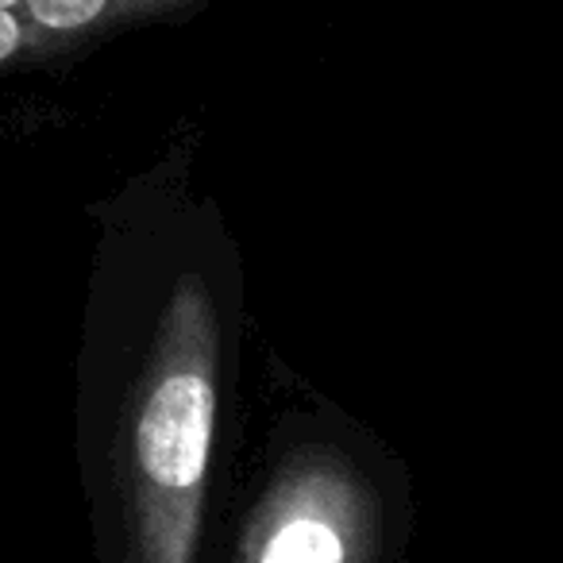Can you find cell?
I'll return each instance as SVG.
<instances>
[{
    "instance_id": "obj_1",
    "label": "cell",
    "mask_w": 563,
    "mask_h": 563,
    "mask_svg": "<svg viewBox=\"0 0 563 563\" xmlns=\"http://www.w3.org/2000/svg\"><path fill=\"white\" fill-rule=\"evenodd\" d=\"M406 509L347 448L282 455L224 563H401Z\"/></svg>"
},
{
    "instance_id": "obj_2",
    "label": "cell",
    "mask_w": 563,
    "mask_h": 563,
    "mask_svg": "<svg viewBox=\"0 0 563 563\" xmlns=\"http://www.w3.org/2000/svg\"><path fill=\"white\" fill-rule=\"evenodd\" d=\"M32 4V16L47 27L58 32H70V27H89L104 9L109 0H27Z\"/></svg>"
},
{
    "instance_id": "obj_3",
    "label": "cell",
    "mask_w": 563,
    "mask_h": 563,
    "mask_svg": "<svg viewBox=\"0 0 563 563\" xmlns=\"http://www.w3.org/2000/svg\"><path fill=\"white\" fill-rule=\"evenodd\" d=\"M20 43V27L16 20L9 16V9H0V58H9Z\"/></svg>"
},
{
    "instance_id": "obj_4",
    "label": "cell",
    "mask_w": 563,
    "mask_h": 563,
    "mask_svg": "<svg viewBox=\"0 0 563 563\" xmlns=\"http://www.w3.org/2000/svg\"><path fill=\"white\" fill-rule=\"evenodd\" d=\"M9 4H12V0H0V9H9Z\"/></svg>"
}]
</instances>
